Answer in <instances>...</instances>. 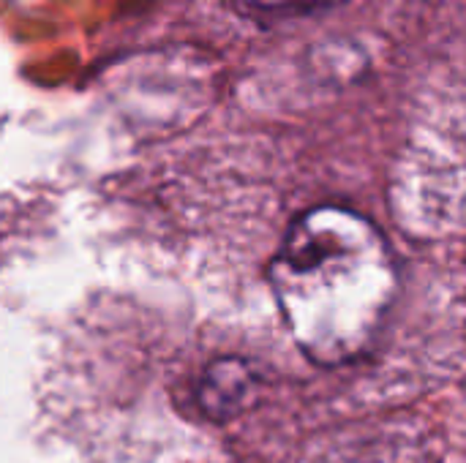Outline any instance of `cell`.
<instances>
[{
	"label": "cell",
	"mask_w": 466,
	"mask_h": 463,
	"mask_svg": "<svg viewBox=\"0 0 466 463\" xmlns=\"http://www.w3.org/2000/svg\"><path fill=\"white\" fill-rule=\"evenodd\" d=\"M268 276L295 344L325 368L352 363L374 347L399 292L385 235L336 205L311 207L292 221Z\"/></svg>",
	"instance_id": "6da1fadb"
},
{
	"label": "cell",
	"mask_w": 466,
	"mask_h": 463,
	"mask_svg": "<svg viewBox=\"0 0 466 463\" xmlns=\"http://www.w3.org/2000/svg\"><path fill=\"white\" fill-rule=\"evenodd\" d=\"M257 393H259V379L246 360L218 357L205 368L202 382L197 388V401L210 420L227 423L248 412L257 404Z\"/></svg>",
	"instance_id": "7a4b0ae2"
}]
</instances>
